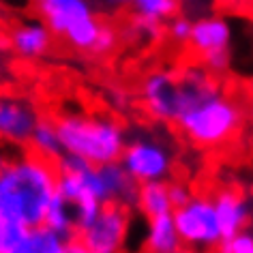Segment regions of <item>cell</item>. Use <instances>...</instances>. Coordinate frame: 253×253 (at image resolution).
Here are the masks:
<instances>
[{
    "label": "cell",
    "instance_id": "6da1fadb",
    "mask_svg": "<svg viewBox=\"0 0 253 253\" xmlns=\"http://www.w3.org/2000/svg\"><path fill=\"white\" fill-rule=\"evenodd\" d=\"M180 112L176 131L200 150H219L243 131L247 110L232 90L221 84V75L193 65L178 71Z\"/></svg>",
    "mask_w": 253,
    "mask_h": 253
},
{
    "label": "cell",
    "instance_id": "7a4b0ae2",
    "mask_svg": "<svg viewBox=\"0 0 253 253\" xmlns=\"http://www.w3.org/2000/svg\"><path fill=\"white\" fill-rule=\"evenodd\" d=\"M56 163L20 148L0 168V217L24 227L43 225L45 212L56 195Z\"/></svg>",
    "mask_w": 253,
    "mask_h": 253
},
{
    "label": "cell",
    "instance_id": "3957f363",
    "mask_svg": "<svg viewBox=\"0 0 253 253\" xmlns=\"http://www.w3.org/2000/svg\"><path fill=\"white\" fill-rule=\"evenodd\" d=\"M62 150L88 163L120 161L129 133L114 116L99 112H62L54 118Z\"/></svg>",
    "mask_w": 253,
    "mask_h": 253
},
{
    "label": "cell",
    "instance_id": "277c9868",
    "mask_svg": "<svg viewBox=\"0 0 253 253\" xmlns=\"http://www.w3.org/2000/svg\"><path fill=\"white\" fill-rule=\"evenodd\" d=\"M35 13L73 52L92 54L101 33V17L90 0H33Z\"/></svg>",
    "mask_w": 253,
    "mask_h": 253
},
{
    "label": "cell",
    "instance_id": "5b68a950",
    "mask_svg": "<svg viewBox=\"0 0 253 253\" xmlns=\"http://www.w3.org/2000/svg\"><path fill=\"white\" fill-rule=\"evenodd\" d=\"M120 163L133 178L140 182L150 180H169L174 174L176 155L172 144L155 133H135L129 135Z\"/></svg>",
    "mask_w": 253,
    "mask_h": 253
},
{
    "label": "cell",
    "instance_id": "8992f818",
    "mask_svg": "<svg viewBox=\"0 0 253 253\" xmlns=\"http://www.w3.org/2000/svg\"><path fill=\"white\" fill-rule=\"evenodd\" d=\"M174 223L185 245V251H217L223 234L219 227L214 200L208 195H191L185 204L176 206Z\"/></svg>",
    "mask_w": 253,
    "mask_h": 253
},
{
    "label": "cell",
    "instance_id": "52a82bcc",
    "mask_svg": "<svg viewBox=\"0 0 253 253\" xmlns=\"http://www.w3.org/2000/svg\"><path fill=\"white\" fill-rule=\"evenodd\" d=\"M232 26L221 15H202L191 24L187 45L202 67L223 75L232 67Z\"/></svg>",
    "mask_w": 253,
    "mask_h": 253
},
{
    "label": "cell",
    "instance_id": "ba28073f",
    "mask_svg": "<svg viewBox=\"0 0 253 253\" xmlns=\"http://www.w3.org/2000/svg\"><path fill=\"white\" fill-rule=\"evenodd\" d=\"M131 230V208L116 202L103 204L97 219L86 230L78 232V240L86 253H118L126 249Z\"/></svg>",
    "mask_w": 253,
    "mask_h": 253
},
{
    "label": "cell",
    "instance_id": "9c48e42d",
    "mask_svg": "<svg viewBox=\"0 0 253 253\" xmlns=\"http://www.w3.org/2000/svg\"><path fill=\"white\" fill-rule=\"evenodd\" d=\"M140 101L150 120L174 126L180 110L178 71H169V69L148 71L140 82Z\"/></svg>",
    "mask_w": 253,
    "mask_h": 253
},
{
    "label": "cell",
    "instance_id": "30bf717a",
    "mask_svg": "<svg viewBox=\"0 0 253 253\" xmlns=\"http://www.w3.org/2000/svg\"><path fill=\"white\" fill-rule=\"evenodd\" d=\"M43 114L30 97L20 92H0V142L26 148Z\"/></svg>",
    "mask_w": 253,
    "mask_h": 253
},
{
    "label": "cell",
    "instance_id": "8fae6325",
    "mask_svg": "<svg viewBox=\"0 0 253 253\" xmlns=\"http://www.w3.org/2000/svg\"><path fill=\"white\" fill-rule=\"evenodd\" d=\"M54 33L39 15L26 17L11 26L7 35V45L20 60H39L52 52Z\"/></svg>",
    "mask_w": 253,
    "mask_h": 253
},
{
    "label": "cell",
    "instance_id": "7c38bea8",
    "mask_svg": "<svg viewBox=\"0 0 253 253\" xmlns=\"http://www.w3.org/2000/svg\"><path fill=\"white\" fill-rule=\"evenodd\" d=\"M212 200H214V208H217V219L223 238L251 225V204L238 191L223 189V191L214 193Z\"/></svg>",
    "mask_w": 253,
    "mask_h": 253
},
{
    "label": "cell",
    "instance_id": "4fadbf2b",
    "mask_svg": "<svg viewBox=\"0 0 253 253\" xmlns=\"http://www.w3.org/2000/svg\"><path fill=\"white\" fill-rule=\"evenodd\" d=\"M146 234H144V249L150 253H180L185 251V245L180 240V234L176 230L174 214H157L146 219Z\"/></svg>",
    "mask_w": 253,
    "mask_h": 253
},
{
    "label": "cell",
    "instance_id": "5bb4252c",
    "mask_svg": "<svg viewBox=\"0 0 253 253\" xmlns=\"http://www.w3.org/2000/svg\"><path fill=\"white\" fill-rule=\"evenodd\" d=\"M135 208L144 217H157V214H166L174 211L172 198H169V182L168 180H150L142 182L137 189V202Z\"/></svg>",
    "mask_w": 253,
    "mask_h": 253
},
{
    "label": "cell",
    "instance_id": "9a60e30c",
    "mask_svg": "<svg viewBox=\"0 0 253 253\" xmlns=\"http://www.w3.org/2000/svg\"><path fill=\"white\" fill-rule=\"evenodd\" d=\"M26 148L33 150L35 155L43 157V159H49V161H56L62 153H65V150H62L60 135H58V129H56V120L54 118L43 116L39 120V125L35 126V131H33V135H30V142H28Z\"/></svg>",
    "mask_w": 253,
    "mask_h": 253
},
{
    "label": "cell",
    "instance_id": "2e32d148",
    "mask_svg": "<svg viewBox=\"0 0 253 253\" xmlns=\"http://www.w3.org/2000/svg\"><path fill=\"white\" fill-rule=\"evenodd\" d=\"M47 227H52L54 232H58L62 238L73 240L78 236V230H75V217H73V206L62 198L60 193H56L52 202L47 206L45 212V221H43Z\"/></svg>",
    "mask_w": 253,
    "mask_h": 253
},
{
    "label": "cell",
    "instance_id": "e0dca14e",
    "mask_svg": "<svg viewBox=\"0 0 253 253\" xmlns=\"http://www.w3.org/2000/svg\"><path fill=\"white\" fill-rule=\"evenodd\" d=\"M178 0H131L129 4V9L133 11V17L150 24H159V26H166L169 17L178 13Z\"/></svg>",
    "mask_w": 253,
    "mask_h": 253
},
{
    "label": "cell",
    "instance_id": "ac0fdd59",
    "mask_svg": "<svg viewBox=\"0 0 253 253\" xmlns=\"http://www.w3.org/2000/svg\"><path fill=\"white\" fill-rule=\"evenodd\" d=\"M69 240L45 223L30 227L26 238V253H67Z\"/></svg>",
    "mask_w": 253,
    "mask_h": 253
},
{
    "label": "cell",
    "instance_id": "d6986e66",
    "mask_svg": "<svg viewBox=\"0 0 253 253\" xmlns=\"http://www.w3.org/2000/svg\"><path fill=\"white\" fill-rule=\"evenodd\" d=\"M28 230L30 227L0 217V253H26Z\"/></svg>",
    "mask_w": 253,
    "mask_h": 253
},
{
    "label": "cell",
    "instance_id": "ffe728a7",
    "mask_svg": "<svg viewBox=\"0 0 253 253\" xmlns=\"http://www.w3.org/2000/svg\"><path fill=\"white\" fill-rule=\"evenodd\" d=\"M191 20H187L185 15H178L176 13L174 17H169L163 26V35L168 37L172 43L176 45H187L189 41V35H191Z\"/></svg>",
    "mask_w": 253,
    "mask_h": 253
},
{
    "label": "cell",
    "instance_id": "44dd1931",
    "mask_svg": "<svg viewBox=\"0 0 253 253\" xmlns=\"http://www.w3.org/2000/svg\"><path fill=\"white\" fill-rule=\"evenodd\" d=\"M217 251H223V253H253V230L245 227L232 236H227L221 240L219 249Z\"/></svg>",
    "mask_w": 253,
    "mask_h": 253
},
{
    "label": "cell",
    "instance_id": "7402d4cb",
    "mask_svg": "<svg viewBox=\"0 0 253 253\" xmlns=\"http://www.w3.org/2000/svg\"><path fill=\"white\" fill-rule=\"evenodd\" d=\"M118 43H120L118 28L114 26V24H110V22H103V26H101V33L97 37V43H94L92 54L94 56H107V54H112L114 49L118 47Z\"/></svg>",
    "mask_w": 253,
    "mask_h": 253
},
{
    "label": "cell",
    "instance_id": "603a6c76",
    "mask_svg": "<svg viewBox=\"0 0 253 253\" xmlns=\"http://www.w3.org/2000/svg\"><path fill=\"white\" fill-rule=\"evenodd\" d=\"M169 182V180H168ZM191 191H189V187L185 185V182H178V180H172L169 182V198H172V204L174 208L176 206H180V204H185V202L191 198Z\"/></svg>",
    "mask_w": 253,
    "mask_h": 253
},
{
    "label": "cell",
    "instance_id": "cb8c5ba5",
    "mask_svg": "<svg viewBox=\"0 0 253 253\" xmlns=\"http://www.w3.org/2000/svg\"><path fill=\"white\" fill-rule=\"evenodd\" d=\"M17 146H11V144H7V142H0V168L4 166L7 161H11L13 157L17 155Z\"/></svg>",
    "mask_w": 253,
    "mask_h": 253
},
{
    "label": "cell",
    "instance_id": "d4e9b609",
    "mask_svg": "<svg viewBox=\"0 0 253 253\" xmlns=\"http://www.w3.org/2000/svg\"><path fill=\"white\" fill-rule=\"evenodd\" d=\"M131 4V0H103V7L110 11H123Z\"/></svg>",
    "mask_w": 253,
    "mask_h": 253
},
{
    "label": "cell",
    "instance_id": "484cf974",
    "mask_svg": "<svg viewBox=\"0 0 253 253\" xmlns=\"http://www.w3.org/2000/svg\"><path fill=\"white\" fill-rule=\"evenodd\" d=\"M245 110H247V120H249L251 126H253V94L249 97V103L245 105Z\"/></svg>",
    "mask_w": 253,
    "mask_h": 253
},
{
    "label": "cell",
    "instance_id": "4316f807",
    "mask_svg": "<svg viewBox=\"0 0 253 253\" xmlns=\"http://www.w3.org/2000/svg\"><path fill=\"white\" fill-rule=\"evenodd\" d=\"M4 37V24H2V17H0V39Z\"/></svg>",
    "mask_w": 253,
    "mask_h": 253
}]
</instances>
